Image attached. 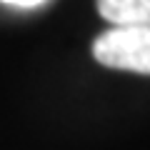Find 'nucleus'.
<instances>
[{
	"instance_id": "7ed1b4c3",
	"label": "nucleus",
	"mask_w": 150,
	"mask_h": 150,
	"mask_svg": "<svg viewBox=\"0 0 150 150\" xmlns=\"http://www.w3.org/2000/svg\"><path fill=\"white\" fill-rule=\"evenodd\" d=\"M3 3H10V5H18V8H35L43 0H3Z\"/></svg>"
},
{
	"instance_id": "f257e3e1",
	"label": "nucleus",
	"mask_w": 150,
	"mask_h": 150,
	"mask_svg": "<svg viewBox=\"0 0 150 150\" xmlns=\"http://www.w3.org/2000/svg\"><path fill=\"white\" fill-rule=\"evenodd\" d=\"M93 55L105 68L150 75V23L112 25L95 38Z\"/></svg>"
},
{
	"instance_id": "f03ea898",
	"label": "nucleus",
	"mask_w": 150,
	"mask_h": 150,
	"mask_svg": "<svg viewBox=\"0 0 150 150\" xmlns=\"http://www.w3.org/2000/svg\"><path fill=\"white\" fill-rule=\"evenodd\" d=\"M98 10L112 25L150 23V0H98Z\"/></svg>"
}]
</instances>
